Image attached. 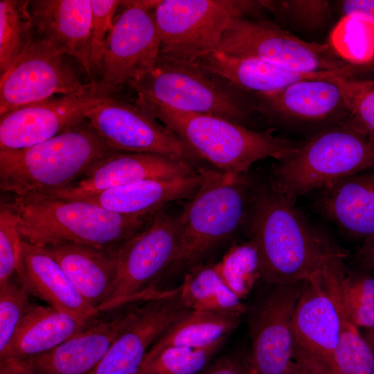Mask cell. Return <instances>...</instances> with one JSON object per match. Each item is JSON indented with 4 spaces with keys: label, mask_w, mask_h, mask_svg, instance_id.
I'll return each instance as SVG.
<instances>
[{
    "label": "cell",
    "mask_w": 374,
    "mask_h": 374,
    "mask_svg": "<svg viewBox=\"0 0 374 374\" xmlns=\"http://www.w3.org/2000/svg\"><path fill=\"white\" fill-rule=\"evenodd\" d=\"M256 244L264 285L309 280L339 249L323 231L312 224L295 202L276 188L267 176H251L245 225Z\"/></svg>",
    "instance_id": "6da1fadb"
},
{
    "label": "cell",
    "mask_w": 374,
    "mask_h": 374,
    "mask_svg": "<svg viewBox=\"0 0 374 374\" xmlns=\"http://www.w3.org/2000/svg\"><path fill=\"white\" fill-rule=\"evenodd\" d=\"M251 184L248 173L206 169L202 186L181 211L177 249L155 291L174 289L175 282L193 268L208 263L215 251L245 229Z\"/></svg>",
    "instance_id": "7a4b0ae2"
},
{
    "label": "cell",
    "mask_w": 374,
    "mask_h": 374,
    "mask_svg": "<svg viewBox=\"0 0 374 374\" xmlns=\"http://www.w3.org/2000/svg\"><path fill=\"white\" fill-rule=\"evenodd\" d=\"M8 202L18 216L23 240L40 247L69 243L112 251L157 213L122 215L85 200L45 195Z\"/></svg>",
    "instance_id": "3957f363"
},
{
    "label": "cell",
    "mask_w": 374,
    "mask_h": 374,
    "mask_svg": "<svg viewBox=\"0 0 374 374\" xmlns=\"http://www.w3.org/2000/svg\"><path fill=\"white\" fill-rule=\"evenodd\" d=\"M135 105L172 132L200 161L218 172L247 174L256 161H278L301 146L294 141L258 131L220 117L177 110L137 97Z\"/></svg>",
    "instance_id": "277c9868"
},
{
    "label": "cell",
    "mask_w": 374,
    "mask_h": 374,
    "mask_svg": "<svg viewBox=\"0 0 374 374\" xmlns=\"http://www.w3.org/2000/svg\"><path fill=\"white\" fill-rule=\"evenodd\" d=\"M27 148L0 150V188L12 197L50 195L72 186L113 152L85 121Z\"/></svg>",
    "instance_id": "5b68a950"
},
{
    "label": "cell",
    "mask_w": 374,
    "mask_h": 374,
    "mask_svg": "<svg viewBox=\"0 0 374 374\" xmlns=\"http://www.w3.org/2000/svg\"><path fill=\"white\" fill-rule=\"evenodd\" d=\"M373 167L374 139L350 118L312 135L277 161L267 176L276 188L295 202Z\"/></svg>",
    "instance_id": "8992f818"
},
{
    "label": "cell",
    "mask_w": 374,
    "mask_h": 374,
    "mask_svg": "<svg viewBox=\"0 0 374 374\" xmlns=\"http://www.w3.org/2000/svg\"><path fill=\"white\" fill-rule=\"evenodd\" d=\"M129 85L137 97L249 127L260 114L252 93L197 62L159 55L154 69Z\"/></svg>",
    "instance_id": "52a82bcc"
},
{
    "label": "cell",
    "mask_w": 374,
    "mask_h": 374,
    "mask_svg": "<svg viewBox=\"0 0 374 374\" xmlns=\"http://www.w3.org/2000/svg\"><path fill=\"white\" fill-rule=\"evenodd\" d=\"M180 213L169 205L159 211L139 232L112 251L116 281L109 299L99 309L109 312L126 305L162 296L155 286L177 249Z\"/></svg>",
    "instance_id": "ba28073f"
},
{
    "label": "cell",
    "mask_w": 374,
    "mask_h": 374,
    "mask_svg": "<svg viewBox=\"0 0 374 374\" xmlns=\"http://www.w3.org/2000/svg\"><path fill=\"white\" fill-rule=\"evenodd\" d=\"M260 1L162 0L154 9L160 55L196 62L217 51L231 19L258 15Z\"/></svg>",
    "instance_id": "9c48e42d"
},
{
    "label": "cell",
    "mask_w": 374,
    "mask_h": 374,
    "mask_svg": "<svg viewBox=\"0 0 374 374\" xmlns=\"http://www.w3.org/2000/svg\"><path fill=\"white\" fill-rule=\"evenodd\" d=\"M159 1H122L105 45L103 77L92 90L105 98L124 84H130L152 71L160 54V36L154 9Z\"/></svg>",
    "instance_id": "30bf717a"
},
{
    "label": "cell",
    "mask_w": 374,
    "mask_h": 374,
    "mask_svg": "<svg viewBox=\"0 0 374 374\" xmlns=\"http://www.w3.org/2000/svg\"><path fill=\"white\" fill-rule=\"evenodd\" d=\"M292 330L294 362L321 374H335L341 311L328 258L318 273L302 283Z\"/></svg>",
    "instance_id": "8fae6325"
},
{
    "label": "cell",
    "mask_w": 374,
    "mask_h": 374,
    "mask_svg": "<svg viewBox=\"0 0 374 374\" xmlns=\"http://www.w3.org/2000/svg\"><path fill=\"white\" fill-rule=\"evenodd\" d=\"M217 51L303 73L335 71L348 64L330 45L303 41L271 21L246 17L230 19Z\"/></svg>",
    "instance_id": "7c38bea8"
},
{
    "label": "cell",
    "mask_w": 374,
    "mask_h": 374,
    "mask_svg": "<svg viewBox=\"0 0 374 374\" xmlns=\"http://www.w3.org/2000/svg\"><path fill=\"white\" fill-rule=\"evenodd\" d=\"M65 55L44 40L33 39L1 75L0 115L57 94L93 96L96 82H82Z\"/></svg>",
    "instance_id": "4fadbf2b"
},
{
    "label": "cell",
    "mask_w": 374,
    "mask_h": 374,
    "mask_svg": "<svg viewBox=\"0 0 374 374\" xmlns=\"http://www.w3.org/2000/svg\"><path fill=\"white\" fill-rule=\"evenodd\" d=\"M302 283L264 285L246 306L249 355L258 374L290 373L292 319Z\"/></svg>",
    "instance_id": "5bb4252c"
},
{
    "label": "cell",
    "mask_w": 374,
    "mask_h": 374,
    "mask_svg": "<svg viewBox=\"0 0 374 374\" xmlns=\"http://www.w3.org/2000/svg\"><path fill=\"white\" fill-rule=\"evenodd\" d=\"M85 118L114 151L154 153L200 168L199 160L172 132L136 105L108 98Z\"/></svg>",
    "instance_id": "9a60e30c"
},
{
    "label": "cell",
    "mask_w": 374,
    "mask_h": 374,
    "mask_svg": "<svg viewBox=\"0 0 374 374\" xmlns=\"http://www.w3.org/2000/svg\"><path fill=\"white\" fill-rule=\"evenodd\" d=\"M253 95L262 116L313 134L350 118L338 77L303 80L274 92Z\"/></svg>",
    "instance_id": "2e32d148"
},
{
    "label": "cell",
    "mask_w": 374,
    "mask_h": 374,
    "mask_svg": "<svg viewBox=\"0 0 374 374\" xmlns=\"http://www.w3.org/2000/svg\"><path fill=\"white\" fill-rule=\"evenodd\" d=\"M190 310L181 300L179 286L140 302L133 320L90 374H137L154 342Z\"/></svg>",
    "instance_id": "e0dca14e"
},
{
    "label": "cell",
    "mask_w": 374,
    "mask_h": 374,
    "mask_svg": "<svg viewBox=\"0 0 374 374\" xmlns=\"http://www.w3.org/2000/svg\"><path fill=\"white\" fill-rule=\"evenodd\" d=\"M108 98L54 96L0 115V150H21L48 140L84 120Z\"/></svg>",
    "instance_id": "ac0fdd59"
},
{
    "label": "cell",
    "mask_w": 374,
    "mask_h": 374,
    "mask_svg": "<svg viewBox=\"0 0 374 374\" xmlns=\"http://www.w3.org/2000/svg\"><path fill=\"white\" fill-rule=\"evenodd\" d=\"M140 302L105 312L61 344L24 361L37 374H90L134 318Z\"/></svg>",
    "instance_id": "d6986e66"
},
{
    "label": "cell",
    "mask_w": 374,
    "mask_h": 374,
    "mask_svg": "<svg viewBox=\"0 0 374 374\" xmlns=\"http://www.w3.org/2000/svg\"><path fill=\"white\" fill-rule=\"evenodd\" d=\"M199 170L187 163L161 154L113 151L96 161L72 186L50 195L79 199L141 180L187 177Z\"/></svg>",
    "instance_id": "ffe728a7"
},
{
    "label": "cell",
    "mask_w": 374,
    "mask_h": 374,
    "mask_svg": "<svg viewBox=\"0 0 374 374\" xmlns=\"http://www.w3.org/2000/svg\"><path fill=\"white\" fill-rule=\"evenodd\" d=\"M15 276L28 295L90 323L101 313L81 296L62 267L43 248L22 242Z\"/></svg>",
    "instance_id": "44dd1931"
},
{
    "label": "cell",
    "mask_w": 374,
    "mask_h": 374,
    "mask_svg": "<svg viewBox=\"0 0 374 374\" xmlns=\"http://www.w3.org/2000/svg\"><path fill=\"white\" fill-rule=\"evenodd\" d=\"M33 26L39 37L80 62L92 83L89 57L92 10L91 0L29 1Z\"/></svg>",
    "instance_id": "7402d4cb"
},
{
    "label": "cell",
    "mask_w": 374,
    "mask_h": 374,
    "mask_svg": "<svg viewBox=\"0 0 374 374\" xmlns=\"http://www.w3.org/2000/svg\"><path fill=\"white\" fill-rule=\"evenodd\" d=\"M316 202L342 235L364 241L374 233V167L321 190Z\"/></svg>",
    "instance_id": "603a6c76"
},
{
    "label": "cell",
    "mask_w": 374,
    "mask_h": 374,
    "mask_svg": "<svg viewBox=\"0 0 374 374\" xmlns=\"http://www.w3.org/2000/svg\"><path fill=\"white\" fill-rule=\"evenodd\" d=\"M206 168L195 175L174 179H150L93 193L85 200L114 213L139 215L157 213L170 203L188 199L199 189Z\"/></svg>",
    "instance_id": "cb8c5ba5"
},
{
    "label": "cell",
    "mask_w": 374,
    "mask_h": 374,
    "mask_svg": "<svg viewBox=\"0 0 374 374\" xmlns=\"http://www.w3.org/2000/svg\"><path fill=\"white\" fill-rule=\"evenodd\" d=\"M42 248L62 267L83 299L99 311L114 289L116 265L112 251L69 243Z\"/></svg>",
    "instance_id": "d4e9b609"
},
{
    "label": "cell",
    "mask_w": 374,
    "mask_h": 374,
    "mask_svg": "<svg viewBox=\"0 0 374 374\" xmlns=\"http://www.w3.org/2000/svg\"><path fill=\"white\" fill-rule=\"evenodd\" d=\"M195 62L252 94L267 93L306 79L337 77L335 71L303 73L249 57L215 51Z\"/></svg>",
    "instance_id": "484cf974"
},
{
    "label": "cell",
    "mask_w": 374,
    "mask_h": 374,
    "mask_svg": "<svg viewBox=\"0 0 374 374\" xmlns=\"http://www.w3.org/2000/svg\"><path fill=\"white\" fill-rule=\"evenodd\" d=\"M90 323L50 305L32 303L0 361L25 360L44 353Z\"/></svg>",
    "instance_id": "4316f807"
},
{
    "label": "cell",
    "mask_w": 374,
    "mask_h": 374,
    "mask_svg": "<svg viewBox=\"0 0 374 374\" xmlns=\"http://www.w3.org/2000/svg\"><path fill=\"white\" fill-rule=\"evenodd\" d=\"M240 322L239 316L191 310L154 342L146 356L170 347H202L212 344L229 337Z\"/></svg>",
    "instance_id": "83f0119b"
},
{
    "label": "cell",
    "mask_w": 374,
    "mask_h": 374,
    "mask_svg": "<svg viewBox=\"0 0 374 374\" xmlns=\"http://www.w3.org/2000/svg\"><path fill=\"white\" fill-rule=\"evenodd\" d=\"M178 286L182 301L190 310L239 317L245 314L246 305L225 283L215 262L193 268Z\"/></svg>",
    "instance_id": "f1b7e54d"
},
{
    "label": "cell",
    "mask_w": 374,
    "mask_h": 374,
    "mask_svg": "<svg viewBox=\"0 0 374 374\" xmlns=\"http://www.w3.org/2000/svg\"><path fill=\"white\" fill-rule=\"evenodd\" d=\"M341 250L329 258L335 291L348 319L358 328H374V276L348 269Z\"/></svg>",
    "instance_id": "f546056e"
},
{
    "label": "cell",
    "mask_w": 374,
    "mask_h": 374,
    "mask_svg": "<svg viewBox=\"0 0 374 374\" xmlns=\"http://www.w3.org/2000/svg\"><path fill=\"white\" fill-rule=\"evenodd\" d=\"M29 1H0V73H6L33 40Z\"/></svg>",
    "instance_id": "4dcf8cb0"
},
{
    "label": "cell",
    "mask_w": 374,
    "mask_h": 374,
    "mask_svg": "<svg viewBox=\"0 0 374 374\" xmlns=\"http://www.w3.org/2000/svg\"><path fill=\"white\" fill-rule=\"evenodd\" d=\"M228 337L202 347H170L146 356L137 374H197L223 347Z\"/></svg>",
    "instance_id": "1f68e13d"
},
{
    "label": "cell",
    "mask_w": 374,
    "mask_h": 374,
    "mask_svg": "<svg viewBox=\"0 0 374 374\" xmlns=\"http://www.w3.org/2000/svg\"><path fill=\"white\" fill-rule=\"evenodd\" d=\"M330 46L350 64L374 59V21L360 15H343L330 34Z\"/></svg>",
    "instance_id": "d6a6232c"
},
{
    "label": "cell",
    "mask_w": 374,
    "mask_h": 374,
    "mask_svg": "<svg viewBox=\"0 0 374 374\" xmlns=\"http://www.w3.org/2000/svg\"><path fill=\"white\" fill-rule=\"evenodd\" d=\"M215 267L227 286L241 299L261 280L260 260L254 242L248 240L233 244Z\"/></svg>",
    "instance_id": "836d02e7"
},
{
    "label": "cell",
    "mask_w": 374,
    "mask_h": 374,
    "mask_svg": "<svg viewBox=\"0 0 374 374\" xmlns=\"http://www.w3.org/2000/svg\"><path fill=\"white\" fill-rule=\"evenodd\" d=\"M340 311L341 330L335 353V374H374L373 350L341 305Z\"/></svg>",
    "instance_id": "e575fe53"
},
{
    "label": "cell",
    "mask_w": 374,
    "mask_h": 374,
    "mask_svg": "<svg viewBox=\"0 0 374 374\" xmlns=\"http://www.w3.org/2000/svg\"><path fill=\"white\" fill-rule=\"evenodd\" d=\"M260 2L278 19L310 30L326 25L331 14L330 3L325 0H260Z\"/></svg>",
    "instance_id": "d590c367"
},
{
    "label": "cell",
    "mask_w": 374,
    "mask_h": 374,
    "mask_svg": "<svg viewBox=\"0 0 374 374\" xmlns=\"http://www.w3.org/2000/svg\"><path fill=\"white\" fill-rule=\"evenodd\" d=\"M28 296L15 276L0 283V355L32 305Z\"/></svg>",
    "instance_id": "8d00e7d4"
},
{
    "label": "cell",
    "mask_w": 374,
    "mask_h": 374,
    "mask_svg": "<svg viewBox=\"0 0 374 374\" xmlns=\"http://www.w3.org/2000/svg\"><path fill=\"white\" fill-rule=\"evenodd\" d=\"M350 118L374 139V80L338 77Z\"/></svg>",
    "instance_id": "74e56055"
},
{
    "label": "cell",
    "mask_w": 374,
    "mask_h": 374,
    "mask_svg": "<svg viewBox=\"0 0 374 374\" xmlns=\"http://www.w3.org/2000/svg\"><path fill=\"white\" fill-rule=\"evenodd\" d=\"M23 239L19 219L8 201L0 204V283L15 276Z\"/></svg>",
    "instance_id": "f35d334b"
},
{
    "label": "cell",
    "mask_w": 374,
    "mask_h": 374,
    "mask_svg": "<svg viewBox=\"0 0 374 374\" xmlns=\"http://www.w3.org/2000/svg\"><path fill=\"white\" fill-rule=\"evenodd\" d=\"M92 19L89 47L91 71H102L108 35L113 27L115 13L122 4L118 0H91Z\"/></svg>",
    "instance_id": "ab89813d"
},
{
    "label": "cell",
    "mask_w": 374,
    "mask_h": 374,
    "mask_svg": "<svg viewBox=\"0 0 374 374\" xmlns=\"http://www.w3.org/2000/svg\"><path fill=\"white\" fill-rule=\"evenodd\" d=\"M197 374H258L254 369L249 352H233L212 361Z\"/></svg>",
    "instance_id": "60d3db41"
},
{
    "label": "cell",
    "mask_w": 374,
    "mask_h": 374,
    "mask_svg": "<svg viewBox=\"0 0 374 374\" xmlns=\"http://www.w3.org/2000/svg\"><path fill=\"white\" fill-rule=\"evenodd\" d=\"M339 4L344 15H360L374 21V0H345Z\"/></svg>",
    "instance_id": "b9f144b4"
},
{
    "label": "cell",
    "mask_w": 374,
    "mask_h": 374,
    "mask_svg": "<svg viewBox=\"0 0 374 374\" xmlns=\"http://www.w3.org/2000/svg\"><path fill=\"white\" fill-rule=\"evenodd\" d=\"M355 258L364 269L374 270V233L363 241Z\"/></svg>",
    "instance_id": "7bdbcfd3"
},
{
    "label": "cell",
    "mask_w": 374,
    "mask_h": 374,
    "mask_svg": "<svg viewBox=\"0 0 374 374\" xmlns=\"http://www.w3.org/2000/svg\"><path fill=\"white\" fill-rule=\"evenodd\" d=\"M0 374H37L23 360L0 361Z\"/></svg>",
    "instance_id": "ee69618b"
},
{
    "label": "cell",
    "mask_w": 374,
    "mask_h": 374,
    "mask_svg": "<svg viewBox=\"0 0 374 374\" xmlns=\"http://www.w3.org/2000/svg\"><path fill=\"white\" fill-rule=\"evenodd\" d=\"M290 374H321V373L314 371L311 369L305 368L294 362L290 371Z\"/></svg>",
    "instance_id": "f6af8a7d"
},
{
    "label": "cell",
    "mask_w": 374,
    "mask_h": 374,
    "mask_svg": "<svg viewBox=\"0 0 374 374\" xmlns=\"http://www.w3.org/2000/svg\"><path fill=\"white\" fill-rule=\"evenodd\" d=\"M362 335L374 352V328L364 329Z\"/></svg>",
    "instance_id": "bcb514c9"
}]
</instances>
